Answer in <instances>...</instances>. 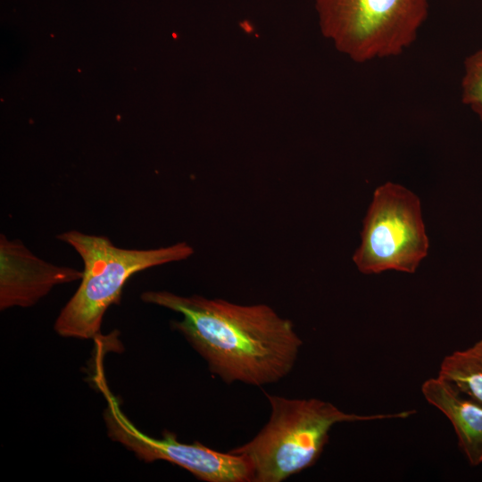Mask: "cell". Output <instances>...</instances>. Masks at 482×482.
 Segmentation results:
<instances>
[{
    "instance_id": "1",
    "label": "cell",
    "mask_w": 482,
    "mask_h": 482,
    "mask_svg": "<svg viewBox=\"0 0 482 482\" xmlns=\"http://www.w3.org/2000/svg\"><path fill=\"white\" fill-rule=\"evenodd\" d=\"M141 299L180 313L173 327L227 384L278 382L292 370L303 345L292 321L266 304L242 305L169 291H145Z\"/></svg>"
},
{
    "instance_id": "2",
    "label": "cell",
    "mask_w": 482,
    "mask_h": 482,
    "mask_svg": "<svg viewBox=\"0 0 482 482\" xmlns=\"http://www.w3.org/2000/svg\"><path fill=\"white\" fill-rule=\"evenodd\" d=\"M265 395L271 409L269 421L253 439L229 451L249 462L254 482L284 481L313 465L337 423L405 419L414 413L360 415L320 399Z\"/></svg>"
},
{
    "instance_id": "3",
    "label": "cell",
    "mask_w": 482,
    "mask_h": 482,
    "mask_svg": "<svg viewBox=\"0 0 482 482\" xmlns=\"http://www.w3.org/2000/svg\"><path fill=\"white\" fill-rule=\"evenodd\" d=\"M56 238L71 245L83 261L81 283L62 309L54 330L81 339L98 336L108 307L118 303L127 280L146 269L186 260L194 249L186 242L152 249L118 247L104 236L70 230Z\"/></svg>"
},
{
    "instance_id": "4",
    "label": "cell",
    "mask_w": 482,
    "mask_h": 482,
    "mask_svg": "<svg viewBox=\"0 0 482 482\" xmlns=\"http://www.w3.org/2000/svg\"><path fill=\"white\" fill-rule=\"evenodd\" d=\"M319 25L356 62L396 56L417 38L429 0H314Z\"/></svg>"
},
{
    "instance_id": "5",
    "label": "cell",
    "mask_w": 482,
    "mask_h": 482,
    "mask_svg": "<svg viewBox=\"0 0 482 482\" xmlns=\"http://www.w3.org/2000/svg\"><path fill=\"white\" fill-rule=\"evenodd\" d=\"M429 240L419 196L403 185L386 182L373 192L353 255L360 272L414 273L427 257Z\"/></svg>"
},
{
    "instance_id": "6",
    "label": "cell",
    "mask_w": 482,
    "mask_h": 482,
    "mask_svg": "<svg viewBox=\"0 0 482 482\" xmlns=\"http://www.w3.org/2000/svg\"><path fill=\"white\" fill-rule=\"evenodd\" d=\"M96 380L107 402L104 419L109 436L141 460L169 461L207 482L253 481L252 467L241 455L221 453L199 442L181 443L170 431H164L162 438L142 433L122 412L118 399L107 386L102 370H98Z\"/></svg>"
},
{
    "instance_id": "7",
    "label": "cell",
    "mask_w": 482,
    "mask_h": 482,
    "mask_svg": "<svg viewBox=\"0 0 482 482\" xmlns=\"http://www.w3.org/2000/svg\"><path fill=\"white\" fill-rule=\"evenodd\" d=\"M83 270L57 266L32 253L21 240L0 236V308L34 305L58 285L81 279Z\"/></svg>"
},
{
    "instance_id": "8",
    "label": "cell",
    "mask_w": 482,
    "mask_h": 482,
    "mask_svg": "<svg viewBox=\"0 0 482 482\" xmlns=\"http://www.w3.org/2000/svg\"><path fill=\"white\" fill-rule=\"evenodd\" d=\"M421 391L426 400L453 424L458 445L471 466L482 463V404L460 394L440 378L426 380Z\"/></svg>"
},
{
    "instance_id": "9",
    "label": "cell",
    "mask_w": 482,
    "mask_h": 482,
    "mask_svg": "<svg viewBox=\"0 0 482 482\" xmlns=\"http://www.w3.org/2000/svg\"><path fill=\"white\" fill-rule=\"evenodd\" d=\"M438 378L482 404V338L465 350L445 356Z\"/></svg>"
},
{
    "instance_id": "10",
    "label": "cell",
    "mask_w": 482,
    "mask_h": 482,
    "mask_svg": "<svg viewBox=\"0 0 482 482\" xmlns=\"http://www.w3.org/2000/svg\"><path fill=\"white\" fill-rule=\"evenodd\" d=\"M461 100L482 121V48L464 61Z\"/></svg>"
}]
</instances>
